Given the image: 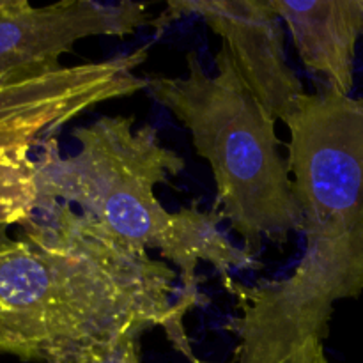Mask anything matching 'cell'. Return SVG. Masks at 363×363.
I'll return each mask as SVG.
<instances>
[{
  "label": "cell",
  "mask_w": 363,
  "mask_h": 363,
  "mask_svg": "<svg viewBox=\"0 0 363 363\" xmlns=\"http://www.w3.org/2000/svg\"><path fill=\"white\" fill-rule=\"evenodd\" d=\"M145 59L147 48H140L0 89V130L41 138L101 103L133 96L149 85L147 78L135 74Z\"/></svg>",
  "instance_id": "7"
},
{
  "label": "cell",
  "mask_w": 363,
  "mask_h": 363,
  "mask_svg": "<svg viewBox=\"0 0 363 363\" xmlns=\"http://www.w3.org/2000/svg\"><path fill=\"white\" fill-rule=\"evenodd\" d=\"M0 252V353L35 363H140L163 328L191 360L176 272L74 211L38 202Z\"/></svg>",
  "instance_id": "1"
},
{
  "label": "cell",
  "mask_w": 363,
  "mask_h": 363,
  "mask_svg": "<svg viewBox=\"0 0 363 363\" xmlns=\"http://www.w3.org/2000/svg\"><path fill=\"white\" fill-rule=\"evenodd\" d=\"M269 6L289 28L305 67L323 74L330 89L350 96L363 35V0H269Z\"/></svg>",
  "instance_id": "8"
},
{
  "label": "cell",
  "mask_w": 363,
  "mask_h": 363,
  "mask_svg": "<svg viewBox=\"0 0 363 363\" xmlns=\"http://www.w3.org/2000/svg\"><path fill=\"white\" fill-rule=\"evenodd\" d=\"M28 6H30V2H27V0H0V18L20 13V11L27 9Z\"/></svg>",
  "instance_id": "10"
},
{
  "label": "cell",
  "mask_w": 363,
  "mask_h": 363,
  "mask_svg": "<svg viewBox=\"0 0 363 363\" xmlns=\"http://www.w3.org/2000/svg\"><path fill=\"white\" fill-rule=\"evenodd\" d=\"M284 124L307 248L280 282L223 280L238 308L225 326L238 339L227 363H332L325 342L335 303L363 294V96L326 85Z\"/></svg>",
  "instance_id": "2"
},
{
  "label": "cell",
  "mask_w": 363,
  "mask_h": 363,
  "mask_svg": "<svg viewBox=\"0 0 363 363\" xmlns=\"http://www.w3.org/2000/svg\"><path fill=\"white\" fill-rule=\"evenodd\" d=\"M7 230H9V225H0V252L6 250L7 247H11L14 241L13 238L9 236V233H7Z\"/></svg>",
  "instance_id": "11"
},
{
  "label": "cell",
  "mask_w": 363,
  "mask_h": 363,
  "mask_svg": "<svg viewBox=\"0 0 363 363\" xmlns=\"http://www.w3.org/2000/svg\"><path fill=\"white\" fill-rule=\"evenodd\" d=\"M39 138L0 130V225H20L39 201L38 165L32 147Z\"/></svg>",
  "instance_id": "9"
},
{
  "label": "cell",
  "mask_w": 363,
  "mask_h": 363,
  "mask_svg": "<svg viewBox=\"0 0 363 363\" xmlns=\"http://www.w3.org/2000/svg\"><path fill=\"white\" fill-rule=\"evenodd\" d=\"M215 66L211 77L191 52L186 77H155L147 91L190 131L197 155L211 165L220 215L241 238L243 250L257 259L264 238L287 243L291 234L303 230V209L279 151L277 121L223 45Z\"/></svg>",
  "instance_id": "4"
},
{
  "label": "cell",
  "mask_w": 363,
  "mask_h": 363,
  "mask_svg": "<svg viewBox=\"0 0 363 363\" xmlns=\"http://www.w3.org/2000/svg\"><path fill=\"white\" fill-rule=\"evenodd\" d=\"M167 7L172 14H197L220 35L272 119L286 123L293 116L307 92L287 64L284 28L269 0H179Z\"/></svg>",
  "instance_id": "6"
},
{
  "label": "cell",
  "mask_w": 363,
  "mask_h": 363,
  "mask_svg": "<svg viewBox=\"0 0 363 363\" xmlns=\"http://www.w3.org/2000/svg\"><path fill=\"white\" fill-rule=\"evenodd\" d=\"M80 149L62 156L55 138L43 142L38 165V202H64L80 208L101 229L137 250L155 248L181 273L179 301H199L197 266L211 264L223 280L233 269L255 266L243 248L220 230V211L197 206L170 213L155 188L184 170V160L162 145L156 128H135V117L103 116L73 130Z\"/></svg>",
  "instance_id": "3"
},
{
  "label": "cell",
  "mask_w": 363,
  "mask_h": 363,
  "mask_svg": "<svg viewBox=\"0 0 363 363\" xmlns=\"http://www.w3.org/2000/svg\"><path fill=\"white\" fill-rule=\"evenodd\" d=\"M149 21L147 4L64 0L0 18V89L62 69L60 55L91 35L126 38Z\"/></svg>",
  "instance_id": "5"
}]
</instances>
